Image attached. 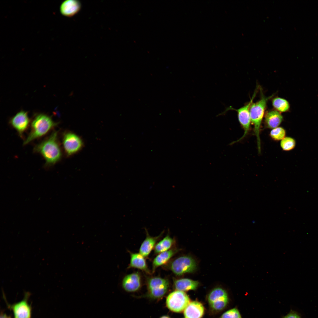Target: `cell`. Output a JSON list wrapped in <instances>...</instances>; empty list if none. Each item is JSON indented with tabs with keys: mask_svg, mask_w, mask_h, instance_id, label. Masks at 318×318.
Instances as JSON below:
<instances>
[{
	"mask_svg": "<svg viewBox=\"0 0 318 318\" xmlns=\"http://www.w3.org/2000/svg\"><path fill=\"white\" fill-rule=\"evenodd\" d=\"M34 151L44 158L47 165H53L59 161L62 153L57 140V132L53 131L50 136L34 148Z\"/></svg>",
	"mask_w": 318,
	"mask_h": 318,
	"instance_id": "obj_1",
	"label": "cell"
},
{
	"mask_svg": "<svg viewBox=\"0 0 318 318\" xmlns=\"http://www.w3.org/2000/svg\"><path fill=\"white\" fill-rule=\"evenodd\" d=\"M57 125L49 116L39 114L35 116L31 123L30 132L24 141L26 145L46 134Z\"/></svg>",
	"mask_w": 318,
	"mask_h": 318,
	"instance_id": "obj_2",
	"label": "cell"
},
{
	"mask_svg": "<svg viewBox=\"0 0 318 318\" xmlns=\"http://www.w3.org/2000/svg\"><path fill=\"white\" fill-rule=\"evenodd\" d=\"M272 96L266 97L262 94L260 99L251 104L250 108L251 122L254 126V131L257 139V147L259 153L261 152V142L260 130L267 101Z\"/></svg>",
	"mask_w": 318,
	"mask_h": 318,
	"instance_id": "obj_3",
	"label": "cell"
},
{
	"mask_svg": "<svg viewBox=\"0 0 318 318\" xmlns=\"http://www.w3.org/2000/svg\"><path fill=\"white\" fill-rule=\"evenodd\" d=\"M256 91H255L250 100L246 104L239 108L236 109L231 106L226 107L225 110L220 113L217 116L225 115L227 111L230 110H234L237 113L238 121L244 130V132L243 135L239 139L232 142L231 144H233L238 142L242 140L248 134L250 128L251 120L250 113V106L255 98Z\"/></svg>",
	"mask_w": 318,
	"mask_h": 318,
	"instance_id": "obj_4",
	"label": "cell"
},
{
	"mask_svg": "<svg viewBox=\"0 0 318 318\" xmlns=\"http://www.w3.org/2000/svg\"><path fill=\"white\" fill-rule=\"evenodd\" d=\"M168 267L174 274L179 276L194 272L197 268V264L192 257L183 256L174 259Z\"/></svg>",
	"mask_w": 318,
	"mask_h": 318,
	"instance_id": "obj_5",
	"label": "cell"
},
{
	"mask_svg": "<svg viewBox=\"0 0 318 318\" xmlns=\"http://www.w3.org/2000/svg\"><path fill=\"white\" fill-rule=\"evenodd\" d=\"M147 285L149 296L157 299L162 297L166 294L169 288V283L166 279L153 277L148 279Z\"/></svg>",
	"mask_w": 318,
	"mask_h": 318,
	"instance_id": "obj_6",
	"label": "cell"
},
{
	"mask_svg": "<svg viewBox=\"0 0 318 318\" xmlns=\"http://www.w3.org/2000/svg\"><path fill=\"white\" fill-rule=\"evenodd\" d=\"M188 296L184 292L176 290L167 297L166 304L168 308L176 312H180L184 310L190 302Z\"/></svg>",
	"mask_w": 318,
	"mask_h": 318,
	"instance_id": "obj_7",
	"label": "cell"
},
{
	"mask_svg": "<svg viewBox=\"0 0 318 318\" xmlns=\"http://www.w3.org/2000/svg\"><path fill=\"white\" fill-rule=\"evenodd\" d=\"M208 300L211 307L216 310H221L226 306L228 298L225 290L220 287L213 289L209 293Z\"/></svg>",
	"mask_w": 318,
	"mask_h": 318,
	"instance_id": "obj_8",
	"label": "cell"
},
{
	"mask_svg": "<svg viewBox=\"0 0 318 318\" xmlns=\"http://www.w3.org/2000/svg\"><path fill=\"white\" fill-rule=\"evenodd\" d=\"M62 142L65 151L68 155L79 150L83 145L80 138L76 135L70 132H67L64 134Z\"/></svg>",
	"mask_w": 318,
	"mask_h": 318,
	"instance_id": "obj_9",
	"label": "cell"
},
{
	"mask_svg": "<svg viewBox=\"0 0 318 318\" xmlns=\"http://www.w3.org/2000/svg\"><path fill=\"white\" fill-rule=\"evenodd\" d=\"M12 126L22 137L24 132L27 129L30 123L27 112L21 111L17 113L10 121Z\"/></svg>",
	"mask_w": 318,
	"mask_h": 318,
	"instance_id": "obj_10",
	"label": "cell"
},
{
	"mask_svg": "<svg viewBox=\"0 0 318 318\" xmlns=\"http://www.w3.org/2000/svg\"><path fill=\"white\" fill-rule=\"evenodd\" d=\"M29 294L26 293L24 299L10 306L13 312L14 318H31V308L27 300Z\"/></svg>",
	"mask_w": 318,
	"mask_h": 318,
	"instance_id": "obj_11",
	"label": "cell"
},
{
	"mask_svg": "<svg viewBox=\"0 0 318 318\" xmlns=\"http://www.w3.org/2000/svg\"><path fill=\"white\" fill-rule=\"evenodd\" d=\"M122 285L123 289L129 292L138 290L141 286V278L138 272L131 273L125 276L123 278Z\"/></svg>",
	"mask_w": 318,
	"mask_h": 318,
	"instance_id": "obj_12",
	"label": "cell"
},
{
	"mask_svg": "<svg viewBox=\"0 0 318 318\" xmlns=\"http://www.w3.org/2000/svg\"><path fill=\"white\" fill-rule=\"evenodd\" d=\"M81 4L77 0H66L62 2L60 6V11L63 16L71 17L77 14L80 10Z\"/></svg>",
	"mask_w": 318,
	"mask_h": 318,
	"instance_id": "obj_13",
	"label": "cell"
},
{
	"mask_svg": "<svg viewBox=\"0 0 318 318\" xmlns=\"http://www.w3.org/2000/svg\"><path fill=\"white\" fill-rule=\"evenodd\" d=\"M146 237L141 244L139 250V253L145 258L148 257L154 248L158 239L163 233L162 231L158 236L153 237L149 234L146 229H145Z\"/></svg>",
	"mask_w": 318,
	"mask_h": 318,
	"instance_id": "obj_14",
	"label": "cell"
},
{
	"mask_svg": "<svg viewBox=\"0 0 318 318\" xmlns=\"http://www.w3.org/2000/svg\"><path fill=\"white\" fill-rule=\"evenodd\" d=\"M204 311L203 306L197 301L190 302L184 310L185 318H201Z\"/></svg>",
	"mask_w": 318,
	"mask_h": 318,
	"instance_id": "obj_15",
	"label": "cell"
},
{
	"mask_svg": "<svg viewBox=\"0 0 318 318\" xmlns=\"http://www.w3.org/2000/svg\"><path fill=\"white\" fill-rule=\"evenodd\" d=\"M130 262L128 268H136L148 274H151L144 256L139 253L130 252Z\"/></svg>",
	"mask_w": 318,
	"mask_h": 318,
	"instance_id": "obj_16",
	"label": "cell"
},
{
	"mask_svg": "<svg viewBox=\"0 0 318 318\" xmlns=\"http://www.w3.org/2000/svg\"><path fill=\"white\" fill-rule=\"evenodd\" d=\"M283 120L281 113L276 110L268 111L264 117L265 124L266 127L273 129L278 127Z\"/></svg>",
	"mask_w": 318,
	"mask_h": 318,
	"instance_id": "obj_17",
	"label": "cell"
},
{
	"mask_svg": "<svg viewBox=\"0 0 318 318\" xmlns=\"http://www.w3.org/2000/svg\"><path fill=\"white\" fill-rule=\"evenodd\" d=\"M174 287L176 290L183 292L196 289L199 285V282L196 281L188 278H182L173 280Z\"/></svg>",
	"mask_w": 318,
	"mask_h": 318,
	"instance_id": "obj_18",
	"label": "cell"
},
{
	"mask_svg": "<svg viewBox=\"0 0 318 318\" xmlns=\"http://www.w3.org/2000/svg\"><path fill=\"white\" fill-rule=\"evenodd\" d=\"M177 251V249H172L159 254L153 261L152 273L155 272L157 268L167 263Z\"/></svg>",
	"mask_w": 318,
	"mask_h": 318,
	"instance_id": "obj_19",
	"label": "cell"
},
{
	"mask_svg": "<svg viewBox=\"0 0 318 318\" xmlns=\"http://www.w3.org/2000/svg\"><path fill=\"white\" fill-rule=\"evenodd\" d=\"M174 243L173 239L168 234L155 245L154 249L155 253L159 254L170 250Z\"/></svg>",
	"mask_w": 318,
	"mask_h": 318,
	"instance_id": "obj_20",
	"label": "cell"
},
{
	"mask_svg": "<svg viewBox=\"0 0 318 318\" xmlns=\"http://www.w3.org/2000/svg\"><path fill=\"white\" fill-rule=\"evenodd\" d=\"M272 104L275 110L280 112H287L290 108L288 101L284 99L279 97L274 98L272 100Z\"/></svg>",
	"mask_w": 318,
	"mask_h": 318,
	"instance_id": "obj_21",
	"label": "cell"
},
{
	"mask_svg": "<svg viewBox=\"0 0 318 318\" xmlns=\"http://www.w3.org/2000/svg\"><path fill=\"white\" fill-rule=\"evenodd\" d=\"M295 140L290 137H285L280 142L281 148L283 150L286 151L292 150L295 148Z\"/></svg>",
	"mask_w": 318,
	"mask_h": 318,
	"instance_id": "obj_22",
	"label": "cell"
},
{
	"mask_svg": "<svg viewBox=\"0 0 318 318\" xmlns=\"http://www.w3.org/2000/svg\"><path fill=\"white\" fill-rule=\"evenodd\" d=\"M286 134L285 129L281 127H277L273 129L271 131V137L276 141L281 140L285 137Z\"/></svg>",
	"mask_w": 318,
	"mask_h": 318,
	"instance_id": "obj_23",
	"label": "cell"
},
{
	"mask_svg": "<svg viewBox=\"0 0 318 318\" xmlns=\"http://www.w3.org/2000/svg\"><path fill=\"white\" fill-rule=\"evenodd\" d=\"M220 318H242L241 315L236 308H234L224 313Z\"/></svg>",
	"mask_w": 318,
	"mask_h": 318,
	"instance_id": "obj_24",
	"label": "cell"
},
{
	"mask_svg": "<svg viewBox=\"0 0 318 318\" xmlns=\"http://www.w3.org/2000/svg\"><path fill=\"white\" fill-rule=\"evenodd\" d=\"M283 318H301L299 315L294 311H291Z\"/></svg>",
	"mask_w": 318,
	"mask_h": 318,
	"instance_id": "obj_25",
	"label": "cell"
},
{
	"mask_svg": "<svg viewBox=\"0 0 318 318\" xmlns=\"http://www.w3.org/2000/svg\"><path fill=\"white\" fill-rule=\"evenodd\" d=\"M0 318H10V317L5 314L1 313L0 315Z\"/></svg>",
	"mask_w": 318,
	"mask_h": 318,
	"instance_id": "obj_26",
	"label": "cell"
},
{
	"mask_svg": "<svg viewBox=\"0 0 318 318\" xmlns=\"http://www.w3.org/2000/svg\"><path fill=\"white\" fill-rule=\"evenodd\" d=\"M160 318H170L169 317L167 316H163L161 317Z\"/></svg>",
	"mask_w": 318,
	"mask_h": 318,
	"instance_id": "obj_27",
	"label": "cell"
}]
</instances>
